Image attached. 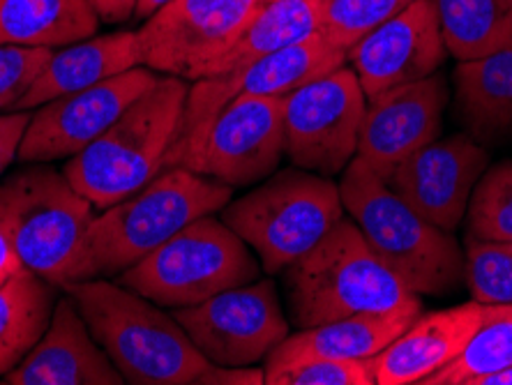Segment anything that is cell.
<instances>
[{
	"label": "cell",
	"instance_id": "cell-26",
	"mask_svg": "<svg viewBox=\"0 0 512 385\" xmlns=\"http://www.w3.org/2000/svg\"><path fill=\"white\" fill-rule=\"evenodd\" d=\"M448 54L473 60L512 47V0H434Z\"/></svg>",
	"mask_w": 512,
	"mask_h": 385
},
{
	"label": "cell",
	"instance_id": "cell-36",
	"mask_svg": "<svg viewBox=\"0 0 512 385\" xmlns=\"http://www.w3.org/2000/svg\"><path fill=\"white\" fill-rule=\"evenodd\" d=\"M19 270H24V263H21L19 254L14 252L10 238L5 236V231L0 229V284L12 275H17Z\"/></svg>",
	"mask_w": 512,
	"mask_h": 385
},
{
	"label": "cell",
	"instance_id": "cell-34",
	"mask_svg": "<svg viewBox=\"0 0 512 385\" xmlns=\"http://www.w3.org/2000/svg\"><path fill=\"white\" fill-rule=\"evenodd\" d=\"M197 383L201 385H261L266 383V369H256L252 365L245 367H227V365H210L203 372Z\"/></svg>",
	"mask_w": 512,
	"mask_h": 385
},
{
	"label": "cell",
	"instance_id": "cell-25",
	"mask_svg": "<svg viewBox=\"0 0 512 385\" xmlns=\"http://www.w3.org/2000/svg\"><path fill=\"white\" fill-rule=\"evenodd\" d=\"M56 289L26 268L0 284V376L12 372L40 342L58 303Z\"/></svg>",
	"mask_w": 512,
	"mask_h": 385
},
{
	"label": "cell",
	"instance_id": "cell-33",
	"mask_svg": "<svg viewBox=\"0 0 512 385\" xmlns=\"http://www.w3.org/2000/svg\"><path fill=\"white\" fill-rule=\"evenodd\" d=\"M28 120L30 111L0 113V176L7 171V166L17 160Z\"/></svg>",
	"mask_w": 512,
	"mask_h": 385
},
{
	"label": "cell",
	"instance_id": "cell-23",
	"mask_svg": "<svg viewBox=\"0 0 512 385\" xmlns=\"http://www.w3.org/2000/svg\"><path fill=\"white\" fill-rule=\"evenodd\" d=\"M100 28L93 0H0V42L63 49Z\"/></svg>",
	"mask_w": 512,
	"mask_h": 385
},
{
	"label": "cell",
	"instance_id": "cell-20",
	"mask_svg": "<svg viewBox=\"0 0 512 385\" xmlns=\"http://www.w3.org/2000/svg\"><path fill=\"white\" fill-rule=\"evenodd\" d=\"M423 314V305L397 307L388 312H363L321 326L300 328L277 344L266 358V367L303 358L370 360L393 344Z\"/></svg>",
	"mask_w": 512,
	"mask_h": 385
},
{
	"label": "cell",
	"instance_id": "cell-16",
	"mask_svg": "<svg viewBox=\"0 0 512 385\" xmlns=\"http://www.w3.org/2000/svg\"><path fill=\"white\" fill-rule=\"evenodd\" d=\"M487 160V150L469 134H453L406 157L386 185L427 222L453 233L466 215L473 187L487 171Z\"/></svg>",
	"mask_w": 512,
	"mask_h": 385
},
{
	"label": "cell",
	"instance_id": "cell-5",
	"mask_svg": "<svg viewBox=\"0 0 512 385\" xmlns=\"http://www.w3.org/2000/svg\"><path fill=\"white\" fill-rule=\"evenodd\" d=\"M282 273L291 319L298 328L423 305L418 293L406 289L372 252L356 222L346 217Z\"/></svg>",
	"mask_w": 512,
	"mask_h": 385
},
{
	"label": "cell",
	"instance_id": "cell-32",
	"mask_svg": "<svg viewBox=\"0 0 512 385\" xmlns=\"http://www.w3.org/2000/svg\"><path fill=\"white\" fill-rule=\"evenodd\" d=\"M54 56V49L24 47V44L0 42V111L14 109L44 67Z\"/></svg>",
	"mask_w": 512,
	"mask_h": 385
},
{
	"label": "cell",
	"instance_id": "cell-4",
	"mask_svg": "<svg viewBox=\"0 0 512 385\" xmlns=\"http://www.w3.org/2000/svg\"><path fill=\"white\" fill-rule=\"evenodd\" d=\"M185 79H157L139 100L127 107L107 132L63 166L65 178L104 210L148 185L167 169V155L176 141L185 100Z\"/></svg>",
	"mask_w": 512,
	"mask_h": 385
},
{
	"label": "cell",
	"instance_id": "cell-1",
	"mask_svg": "<svg viewBox=\"0 0 512 385\" xmlns=\"http://www.w3.org/2000/svg\"><path fill=\"white\" fill-rule=\"evenodd\" d=\"M65 293L125 383L190 385L213 365L173 314L120 282L84 279L67 284Z\"/></svg>",
	"mask_w": 512,
	"mask_h": 385
},
{
	"label": "cell",
	"instance_id": "cell-3",
	"mask_svg": "<svg viewBox=\"0 0 512 385\" xmlns=\"http://www.w3.org/2000/svg\"><path fill=\"white\" fill-rule=\"evenodd\" d=\"M340 196L372 252L409 291L446 296L464 277V254L453 233L399 199L363 157L356 155L342 171Z\"/></svg>",
	"mask_w": 512,
	"mask_h": 385
},
{
	"label": "cell",
	"instance_id": "cell-17",
	"mask_svg": "<svg viewBox=\"0 0 512 385\" xmlns=\"http://www.w3.org/2000/svg\"><path fill=\"white\" fill-rule=\"evenodd\" d=\"M446 104L448 83L439 72L374 97L360 125L358 157L386 180L397 164L439 137Z\"/></svg>",
	"mask_w": 512,
	"mask_h": 385
},
{
	"label": "cell",
	"instance_id": "cell-6",
	"mask_svg": "<svg viewBox=\"0 0 512 385\" xmlns=\"http://www.w3.org/2000/svg\"><path fill=\"white\" fill-rule=\"evenodd\" d=\"M233 187L187 166H167L127 199L95 215L88 231L90 279L118 277L187 224L215 215Z\"/></svg>",
	"mask_w": 512,
	"mask_h": 385
},
{
	"label": "cell",
	"instance_id": "cell-14",
	"mask_svg": "<svg viewBox=\"0 0 512 385\" xmlns=\"http://www.w3.org/2000/svg\"><path fill=\"white\" fill-rule=\"evenodd\" d=\"M284 97L240 95L213 120L187 169L229 187H250L273 176L286 155Z\"/></svg>",
	"mask_w": 512,
	"mask_h": 385
},
{
	"label": "cell",
	"instance_id": "cell-28",
	"mask_svg": "<svg viewBox=\"0 0 512 385\" xmlns=\"http://www.w3.org/2000/svg\"><path fill=\"white\" fill-rule=\"evenodd\" d=\"M469 238L512 243V164L503 162L480 176L466 208Z\"/></svg>",
	"mask_w": 512,
	"mask_h": 385
},
{
	"label": "cell",
	"instance_id": "cell-13",
	"mask_svg": "<svg viewBox=\"0 0 512 385\" xmlns=\"http://www.w3.org/2000/svg\"><path fill=\"white\" fill-rule=\"evenodd\" d=\"M157 79L160 74L139 65L95 86L40 104L30 113L17 160L24 164H51L79 155Z\"/></svg>",
	"mask_w": 512,
	"mask_h": 385
},
{
	"label": "cell",
	"instance_id": "cell-12",
	"mask_svg": "<svg viewBox=\"0 0 512 385\" xmlns=\"http://www.w3.org/2000/svg\"><path fill=\"white\" fill-rule=\"evenodd\" d=\"M171 314L213 365H256L289 337V321L273 279L231 286Z\"/></svg>",
	"mask_w": 512,
	"mask_h": 385
},
{
	"label": "cell",
	"instance_id": "cell-9",
	"mask_svg": "<svg viewBox=\"0 0 512 385\" xmlns=\"http://www.w3.org/2000/svg\"><path fill=\"white\" fill-rule=\"evenodd\" d=\"M346 65V51L314 33L291 47L268 54L243 70L220 77L197 79L187 93L176 141L167 155V166H187L220 111L240 95L284 97L305 83L326 77Z\"/></svg>",
	"mask_w": 512,
	"mask_h": 385
},
{
	"label": "cell",
	"instance_id": "cell-22",
	"mask_svg": "<svg viewBox=\"0 0 512 385\" xmlns=\"http://www.w3.org/2000/svg\"><path fill=\"white\" fill-rule=\"evenodd\" d=\"M453 79L457 118L466 134L480 146L512 139V47L459 60Z\"/></svg>",
	"mask_w": 512,
	"mask_h": 385
},
{
	"label": "cell",
	"instance_id": "cell-27",
	"mask_svg": "<svg viewBox=\"0 0 512 385\" xmlns=\"http://www.w3.org/2000/svg\"><path fill=\"white\" fill-rule=\"evenodd\" d=\"M512 367V305H485V316L462 353L423 385H478Z\"/></svg>",
	"mask_w": 512,
	"mask_h": 385
},
{
	"label": "cell",
	"instance_id": "cell-8",
	"mask_svg": "<svg viewBox=\"0 0 512 385\" xmlns=\"http://www.w3.org/2000/svg\"><path fill=\"white\" fill-rule=\"evenodd\" d=\"M259 275L261 263H256L250 245L222 217L203 215L120 273L116 282L160 307L176 309L199 305Z\"/></svg>",
	"mask_w": 512,
	"mask_h": 385
},
{
	"label": "cell",
	"instance_id": "cell-15",
	"mask_svg": "<svg viewBox=\"0 0 512 385\" xmlns=\"http://www.w3.org/2000/svg\"><path fill=\"white\" fill-rule=\"evenodd\" d=\"M446 56L434 0H416L346 51L367 102L397 86L432 77Z\"/></svg>",
	"mask_w": 512,
	"mask_h": 385
},
{
	"label": "cell",
	"instance_id": "cell-35",
	"mask_svg": "<svg viewBox=\"0 0 512 385\" xmlns=\"http://www.w3.org/2000/svg\"><path fill=\"white\" fill-rule=\"evenodd\" d=\"M139 0H93V7L97 17L104 24H125V21L134 19Z\"/></svg>",
	"mask_w": 512,
	"mask_h": 385
},
{
	"label": "cell",
	"instance_id": "cell-38",
	"mask_svg": "<svg viewBox=\"0 0 512 385\" xmlns=\"http://www.w3.org/2000/svg\"><path fill=\"white\" fill-rule=\"evenodd\" d=\"M478 385H512V367L503 369V372H496L492 376H485Z\"/></svg>",
	"mask_w": 512,
	"mask_h": 385
},
{
	"label": "cell",
	"instance_id": "cell-18",
	"mask_svg": "<svg viewBox=\"0 0 512 385\" xmlns=\"http://www.w3.org/2000/svg\"><path fill=\"white\" fill-rule=\"evenodd\" d=\"M5 383L10 385H123L107 351L97 344L79 307L67 296H58L51 321L28 356Z\"/></svg>",
	"mask_w": 512,
	"mask_h": 385
},
{
	"label": "cell",
	"instance_id": "cell-31",
	"mask_svg": "<svg viewBox=\"0 0 512 385\" xmlns=\"http://www.w3.org/2000/svg\"><path fill=\"white\" fill-rule=\"evenodd\" d=\"M268 385H376L370 360L303 358L266 367Z\"/></svg>",
	"mask_w": 512,
	"mask_h": 385
},
{
	"label": "cell",
	"instance_id": "cell-29",
	"mask_svg": "<svg viewBox=\"0 0 512 385\" xmlns=\"http://www.w3.org/2000/svg\"><path fill=\"white\" fill-rule=\"evenodd\" d=\"M416 0H321L319 33L333 47L349 51L374 28L397 17Z\"/></svg>",
	"mask_w": 512,
	"mask_h": 385
},
{
	"label": "cell",
	"instance_id": "cell-21",
	"mask_svg": "<svg viewBox=\"0 0 512 385\" xmlns=\"http://www.w3.org/2000/svg\"><path fill=\"white\" fill-rule=\"evenodd\" d=\"M139 65H143V56L137 30H118L67 44L63 49H54L44 72L17 102L14 111L37 109L60 95L77 93Z\"/></svg>",
	"mask_w": 512,
	"mask_h": 385
},
{
	"label": "cell",
	"instance_id": "cell-10",
	"mask_svg": "<svg viewBox=\"0 0 512 385\" xmlns=\"http://www.w3.org/2000/svg\"><path fill=\"white\" fill-rule=\"evenodd\" d=\"M365 90L353 67H337L286 95V157L298 169L335 178L358 155Z\"/></svg>",
	"mask_w": 512,
	"mask_h": 385
},
{
	"label": "cell",
	"instance_id": "cell-19",
	"mask_svg": "<svg viewBox=\"0 0 512 385\" xmlns=\"http://www.w3.org/2000/svg\"><path fill=\"white\" fill-rule=\"evenodd\" d=\"M485 316V303H471L420 314L416 321L372 358L376 385L423 383L453 362Z\"/></svg>",
	"mask_w": 512,
	"mask_h": 385
},
{
	"label": "cell",
	"instance_id": "cell-11",
	"mask_svg": "<svg viewBox=\"0 0 512 385\" xmlns=\"http://www.w3.org/2000/svg\"><path fill=\"white\" fill-rule=\"evenodd\" d=\"M270 0H171L143 21V67L185 81L203 79Z\"/></svg>",
	"mask_w": 512,
	"mask_h": 385
},
{
	"label": "cell",
	"instance_id": "cell-2",
	"mask_svg": "<svg viewBox=\"0 0 512 385\" xmlns=\"http://www.w3.org/2000/svg\"><path fill=\"white\" fill-rule=\"evenodd\" d=\"M95 206L63 171L28 164L0 178V229L24 268L58 289L90 279L88 231Z\"/></svg>",
	"mask_w": 512,
	"mask_h": 385
},
{
	"label": "cell",
	"instance_id": "cell-24",
	"mask_svg": "<svg viewBox=\"0 0 512 385\" xmlns=\"http://www.w3.org/2000/svg\"><path fill=\"white\" fill-rule=\"evenodd\" d=\"M319 19L321 0H270L256 12L227 54L210 65L206 77L238 72L263 56L319 33Z\"/></svg>",
	"mask_w": 512,
	"mask_h": 385
},
{
	"label": "cell",
	"instance_id": "cell-30",
	"mask_svg": "<svg viewBox=\"0 0 512 385\" xmlns=\"http://www.w3.org/2000/svg\"><path fill=\"white\" fill-rule=\"evenodd\" d=\"M464 277L478 303L512 305V243L469 238Z\"/></svg>",
	"mask_w": 512,
	"mask_h": 385
},
{
	"label": "cell",
	"instance_id": "cell-7",
	"mask_svg": "<svg viewBox=\"0 0 512 385\" xmlns=\"http://www.w3.org/2000/svg\"><path fill=\"white\" fill-rule=\"evenodd\" d=\"M220 213L222 222L254 249L261 270L275 275L319 245L344 217V203L333 178L291 166L229 201Z\"/></svg>",
	"mask_w": 512,
	"mask_h": 385
},
{
	"label": "cell",
	"instance_id": "cell-37",
	"mask_svg": "<svg viewBox=\"0 0 512 385\" xmlns=\"http://www.w3.org/2000/svg\"><path fill=\"white\" fill-rule=\"evenodd\" d=\"M171 0H139L137 3V12H134V19L139 21H146L153 17L155 12H160L164 5H169Z\"/></svg>",
	"mask_w": 512,
	"mask_h": 385
}]
</instances>
